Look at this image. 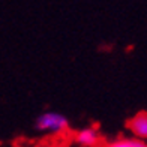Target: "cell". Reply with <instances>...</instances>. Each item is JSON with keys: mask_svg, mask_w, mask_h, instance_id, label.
<instances>
[{"mask_svg": "<svg viewBox=\"0 0 147 147\" xmlns=\"http://www.w3.org/2000/svg\"><path fill=\"white\" fill-rule=\"evenodd\" d=\"M36 126L39 129L60 134V132L68 131V120H66L63 116L56 114V113H47V114H42L38 119Z\"/></svg>", "mask_w": 147, "mask_h": 147, "instance_id": "1", "label": "cell"}, {"mask_svg": "<svg viewBox=\"0 0 147 147\" xmlns=\"http://www.w3.org/2000/svg\"><path fill=\"white\" fill-rule=\"evenodd\" d=\"M72 140L84 147H104L105 140L99 135L95 128L83 129L78 132H72Z\"/></svg>", "mask_w": 147, "mask_h": 147, "instance_id": "2", "label": "cell"}, {"mask_svg": "<svg viewBox=\"0 0 147 147\" xmlns=\"http://www.w3.org/2000/svg\"><path fill=\"white\" fill-rule=\"evenodd\" d=\"M128 129L140 138H147V111H140L126 122Z\"/></svg>", "mask_w": 147, "mask_h": 147, "instance_id": "3", "label": "cell"}, {"mask_svg": "<svg viewBox=\"0 0 147 147\" xmlns=\"http://www.w3.org/2000/svg\"><path fill=\"white\" fill-rule=\"evenodd\" d=\"M104 147H134V141L132 140H116L111 143L105 141Z\"/></svg>", "mask_w": 147, "mask_h": 147, "instance_id": "4", "label": "cell"}]
</instances>
